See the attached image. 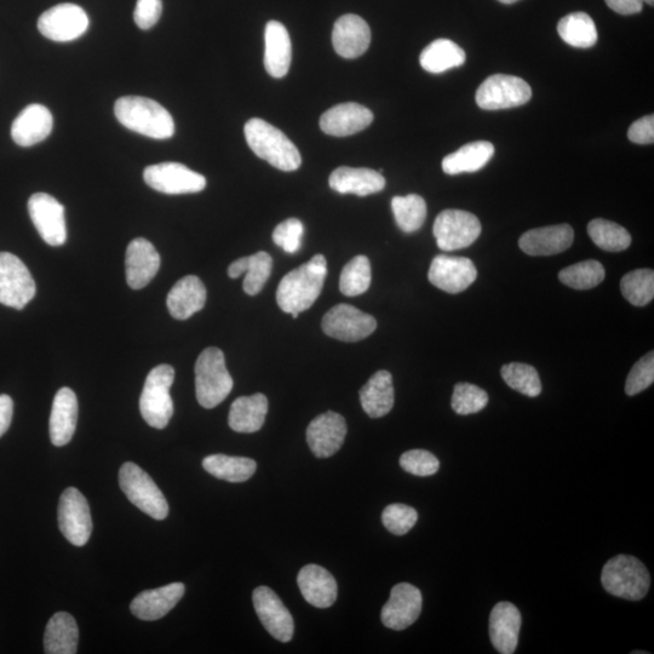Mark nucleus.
<instances>
[{"label":"nucleus","mask_w":654,"mask_h":654,"mask_svg":"<svg viewBox=\"0 0 654 654\" xmlns=\"http://www.w3.org/2000/svg\"><path fill=\"white\" fill-rule=\"evenodd\" d=\"M89 28V17L76 4L65 3L51 8L38 20V30L45 38L57 43L73 42Z\"/></svg>","instance_id":"14"},{"label":"nucleus","mask_w":654,"mask_h":654,"mask_svg":"<svg viewBox=\"0 0 654 654\" xmlns=\"http://www.w3.org/2000/svg\"><path fill=\"white\" fill-rule=\"evenodd\" d=\"M233 384L225 354L216 347L206 348L195 363V393L198 403L204 409H214L231 394Z\"/></svg>","instance_id":"4"},{"label":"nucleus","mask_w":654,"mask_h":654,"mask_svg":"<svg viewBox=\"0 0 654 654\" xmlns=\"http://www.w3.org/2000/svg\"><path fill=\"white\" fill-rule=\"evenodd\" d=\"M303 233V223L297 218H289L275 227L273 242L288 254H296L301 249Z\"/></svg>","instance_id":"50"},{"label":"nucleus","mask_w":654,"mask_h":654,"mask_svg":"<svg viewBox=\"0 0 654 654\" xmlns=\"http://www.w3.org/2000/svg\"><path fill=\"white\" fill-rule=\"evenodd\" d=\"M54 128L53 114L39 103L27 106L14 120L11 137L16 145L32 147L47 140Z\"/></svg>","instance_id":"23"},{"label":"nucleus","mask_w":654,"mask_h":654,"mask_svg":"<svg viewBox=\"0 0 654 654\" xmlns=\"http://www.w3.org/2000/svg\"><path fill=\"white\" fill-rule=\"evenodd\" d=\"M272 268L273 260L271 255L265 251H260L255 255L234 261L228 268V275L229 278L237 279L240 275L246 273L243 283L244 291L250 296H256L260 294L263 286L271 277Z\"/></svg>","instance_id":"34"},{"label":"nucleus","mask_w":654,"mask_h":654,"mask_svg":"<svg viewBox=\"0 0 654 654\" xmlns=\"http://www.w3.org/2000/svg\"><path fill=\"white\" fill-rule=\"evenodd\" d=\"M79 629L70 613L59 612L51 617L44 634V651L48 654L77 653Z\"/></svg>","instance_id":"35"},{"label":"nucleus","mask_w":654,"mask_h":654,"mask_svg":"<svg viewBox=\"0 0 654 654\" xmlns=\"http://www.w3.org/2000/svg\"><path fill=\"white\" fill-rule=\"evenodd\" d=\"M559 36L573 48L588 49L598 42V30L588 14L572 13L561 19L558 25Z\"/></svg>","instance_id":"39"},{"label":"nucleus","mask_w":654,"mask_h":654,"mask_svg":"<svg viewBox=\"0 0 654 654\" xmlns=\"http://www.w3.org/2000/svg\"><path fill=\"white\" fill-rule=\"evenodd\" d=\"M327 275V262L323 255L294 269L281 279L277 290V303L281 311L297 319L300 313L311 308L321 294Z\"/></svg>","instance_id":"1"},{"label":"nucleus","mask_w":654,"mask_h":654,"mask_svg":"<svg viewBox=\"0 0 654 654\" xmlns=\"http://www.w3.org/2000/svg\"><path fill=\"white\" fill-rule=\"evenodd\" d=\"M28 212L34 227L50 246H62L67 240L65 206L47 193L33 194L28 200Z\"/></svg>","instance_id":"15"},{"label":"nucleus","mask_w":654,"mask_h":654,"mask_svg":"<svg viewBox=\"0 0 654 654\" xmlns=\"http://www.w3.org/2000/svg\"><path fill=\"white\" fill-rule=\"evenodd\" d=\"M495 156V146L491 142L476 141L468 143L443 160V170L447 175H460L479 171L489 164Z\"/></svg>","instance_id":"36"},{"label":"nucleus","mask_w":654,"mask_h":654,"mask_svg":"<svg viewBox=\"0 0 654 654\" xmlns=\"http://www.w3.org/2000/svg\"><path fill=\"white\" fill-rule=\"evenodd\" d=\"M78 399L70 388H61L56 393L50 416V439L55 446H65L76 433L78 421Z\"/></svg>","instance_id":"27"},{"label":"nucleus","mask_w":654,"mask_h":654,"mask_svg":"<svg viewBox=\"0 0 654 654\" xmlns=\"http://www.w3.org/2000/svg\"><path fill=\"white\" fill-rule=\"evenodd\" d=\"M400 466L405 472L416 476H432L438 473L440 462L432 452L411 450L400 457Z\"/></svg>","instance_id":"49"},{"label":"nucleus","mask_w":654,"mask_h":654,"mask_svg":"<svg viewBox=\"0 0 654 654\" xmlns=\"http://www.w3.org/2000/svg\"><path fill=\"white\" fill-rule=\"evenodd\" d=\"M162 260L154 245L145 238H136L126 249V281L131 289L141 290L151 283L159 272Z\"/></svg>","instance_id":"20"},{"label":"nucleus","mask_w":654,"mask_h":654,"mask_svg":"<svg viewBox=\"0 0 654 654\" xmlns=\"http://www.w3.org/2000/svg\"><path fill=\"white\" fill-rule=\"evenodd\" d=\"M143 180L154 191L171 195L199 193L206 187L203 175L180 163L147 166L143 171Z\"/></svg>","instance_id":"13"},{"label":"nucleus","mask_w":654,"mask_h":654,"mask_svg":"<svg viewBox=\"0 0 654 654\" xmlns=\"http://www.w3.org/2000/svg\"><path fill=\"white\" fill-rule=\"evenodd\" d=\"M628 137L631 142L638 145H652L654 142V117L646 116L630 126Z\"/></svg>","instance_id":"52"},{"label":"nucleus","mask_w":654,"mask_h":654,"mask_svg":"<svg viewBox=\"0 0 654 654\" xmlns=\"http://www.w3.org/2000/svg\"><path fill=\"white\" fill-rule=\"evenodd\" d=\"M175 381V370L170 365H158L149 372L140 398V411L148 424L156 429L168 426L174 415L170 389Z\"/></svg>","instance_id":"6"},{"label":"nucleus","mask_w":654,"mask_h":654,"mask_svg":"<svg viewBox=\"0 0 654 654\" xmlns=\"http://www.w3.org/2000/svg\"><path fill=\"white\" fill-rule=\"evenodd\" d=\"M118 122L126 129L154 140H168L175 134V123L168 109L141 96H124L114 105Z\"/></svg>","instance_id":"2"},{"label":"nucleus","mask_w":654,"mask_h":654,"mask_svg":"<svg viewBox=\"0 0 654 654\" xmlns=\"http://www.w3.org/2000/svg\"><path fill=\"white\" fill-rule=\"evenodd\" d=\"M422 605V594L415 585H395L387 604L382 608L381 619L384 627L398 631L409 628L420 617Z\"/></svg>","instance_id":"18"},{"label":"nucleus","mask_w":654,"mask_h":654,"mask_svg":"<svg viewBox=\"0 0 654 654\" xmlns=\"http://www.w3.org/2000/svg\"><path fill=\"white\" fill-rule=\"evenodd\" d=\"M360 403L366 415L381 418L392 411L395 400L393 377L386 370L378 371L360 389Z\"/></svg>","instance_id":"32"},{"label":"nucleus","mask_w":654,"mask_h":654,"mask_svg":"<svg viewBox=\"0 0 654 654\" xmlns=\"http://www.w3.org/2000/svg\"><path fill=\"white\" fill-rule=\"evenodd\" d=\"M392 210L401 231L417 232L427 218V204L421 195L409 194L406 197H394Z\"/></svg>","instance_id":"40"},{"label":"nucleus","mask_w":654,"mask_h":654,"mask_svg":"<svg viewBox=\"0 0 654 654\" xmlns=\"http://www.w3.org/2000/svg\"><path fill=\"white\" fill-rule=\"evenodd\" d=\"M246 142L257 157L266 160L275 169L281 171H296L300 169L302 157L298 148L283 131L254 118L245 124Z\"/></svg>","instance_id":"3"},{"label":"nucleus","mask_w":654,"mask_h":654,"mask_svg":"<svg viewBox=\"0 0 654 654\" xmlns=\"http://www.w3.org/2000/svg\"><path fill=\"white\" fill-rule=\"evenodd\" d=\"M588 234L594 244L605 251L621 252L627 250L631 244V235L627 229L604 218H596L590 222Z\"/></svg>","instance_id":"41"},{"label":"nucleus","mask_w":654,"mask_h":654,"mask_svg":"<svg viewBox=\"0 0 654 654\" xmlns=\"http://www.w3.org/2000/svg\"><path fill=\"white\" fill-rule=\"evenodd\" d=\"M607 7L621 15L639 14L644 8L642 0H605Z\"/></svg>","instance_id":"53"},{"label":"nucleus","mask_w":654,"mask_h":654,"mask_svg":"<svg viewBox=\"0 0 654 654\" xmlns=\"http://www.w3.org/2000/svg\"><path fill=\"white\" fill-rule=\"evenodd\" d=\"M206 292L203 281L195 275H188L174 285L168 295V309L172 318L187 320L195 313L202 311L206 303Z\"/></svg>","instance_id":"30"},{"label":"nucleus","mask_w":654,"mask_h":654,"mask_svg":"<svg viewBox=\"0 0 654 654\" xmlns=\"http://www.w3.org/2000/svg\"><path fill=\"white\" fill-rule=\"evenodd\" d=\"M498 2L502 4H514L516 2H519V0H498Z\"/></svg>","instance_id":"55"},{"label":"nucleus","mask_w":654,"mask_h":654,"mask_svg":"<svg viewBox=\"0 0 654 654\" xmlns=\"http://www.w3.org/2000/svg\"><path fill=\"white\" fill-rule=\"evenodd\" d=\"M371 263L366 256L354 257L344 266L340 278V290L344 296L365 294L371 285Z\"/></svg>","instance_id":"44"},{"label":"nucleus","mask_w":654,"mask_h":654,"mask_svg":"<svg viewBox=\"0 0 654 654\" xmlns=\"http://www.w3.org/2000/svg\"><path fill=\"white\" fill-rule=\"evenodd\" d=\"M182 583H172L165 587L146 590L131 602L130 610L141 621H158L168 615L185 595Z\"/></svg>","instance_id":"25"},{"label":"nucleus","mask_w":654,"mask_h":654,"mask_svg":"<svg viewBox=\"0 0 654 654\" xmlns=\"http://www.w3.org/2000/svg\"><path fill=\"white\" fill-rule=\"evenodd\" d=\"M255 611L263 627L274 639L289 642L294 636L295 623L279 596L268 587H258L252 594Z\"/></svg>","instance_id":"17"},{"label":"nucleus","mask_w":654,"mask_h":654,"mask_svg":"<svg viewBox=\"0 0 654 654\" xmlns=\"http://www.w3.org/2000/svg\"><path fill=\"white\" fill-rule=\"evenodd\" d=\"M265 67L269 76L283 78L291 65L292 49L288 30L278 21H269L265 32Z\"/></svg>","instance_id":"31"},{"label":"nucleus","mask_w":654,"mask_h":654,"mask_svg":"<svg viewBox=\"0 0 654 654\" xmlns=\"http://www.w3.org/2000/svg\"><path fill=\"white\" fill-rule=\"evenodd\" d=\"M467 56L461 47L449 39H438L422 51L420 62L424 71L440 74L461 67Z\"/></svg>","instance_id":"37"},{"label":"nucleus","mask_w":654,"mask_h":654,"mask_svg":"<svg viewBox=\"0 0 654 654\" xmlns=\"http://www.w3.org/2000/svg\"><path fill=\"white\" fill-rule=\"evenodd\" d=\"M329 185L340 194H355L358 197L380 193L386 187V179L380 171L366 168L336 169L330 175Z\"/></svg>","instance_id":"29"},{"label":"nucleus","mask_w":654,"mask_h":654,"mask_svg":"<svg viewBox=\"0 0 654 654\" xmlns=\"http://www.w3.org/2000/svg\"><path fill=\"white\" fill-rule=\"evenodd\" d=\"M418 520L415 508L406 504H390L383 510L382 522L384 527L393 535L404 536L413 529Z\"/></svg>","instance_id":"47"},{"label":"nucleus","mask_w":654,"mask_h":654,"mask_svg":"<svg viewBox=\"0 0 654 654\" xmlns=\"http://www.w3.org/2000/svg\"><path fill=\"white\" fill-rule=\"evenodd\" d=\"M622 294L635 307H645L653 301L654 272L652 269H636L625 274L621 281Z\"/></svg>","instance_id":"43"},{"label":"nucleus","mask_w":654,"mask_h":654,"mask_svg":"<svg viewBox=\"0 0 654 654\" xmlns=\"http://www.w3.org/2000/svg\"><path fill=\"white\" fill-rule=\"evenodd\" d=\"M36 292V283L25 263L10 252H0V303L21 311Z\"/></svg>","instance_id":"8"},{"label":"nucleus","mask_w":654,"mask_h":654,"mask_svg":"<svg viewBox=\"0 0 654 654\" xmlns=\"http://www.w3.org/2000/svg\"><path fill=\"white\" fill-rule=\"evenodd\" d=\"M654 382V353L650 352L640 359L629 372L625 382V393L629 397L644 392Z\"/></svg>","instance_id":"48"},{"label":"nucleus","mask_w":654,"mask_h":654,"mask_svg":"<svg viewBox=\"0 0 654 654\" xmlns=\"http://www.w3.org/2000/svg\"><path fill=\"white\" fill-rule=\"evenodd\" d=\"M374 122V114L359 103H341L326 111L320 118L325 134L336 137L351 136L363 131Z\"/></svg>","instance_id":"21"},{"label":"nucleus","mask_w":654,"mask_h":654,"mask_svg":"<svg viewBox=\"0 0 654 654\" xmlns=\"http://www.w3.org/2000/svg\"><path fill=\"white\" fill-rule=\"evenodd\" d=\"M371 43V30L358 15H343L336 21L332 31L335 51L344 59H357L366 53Z\"/></svg>","instance_id":"22"},{"label":"nucleus","mask_w":654,"mask_h":654,"mask_svg":"<svg viewBox=\"0 0 654 654\" xmlns=\"http://www.w3.org/2000/svg\"><path fill=\"white\" fill-rule=\"evenodd\" d=\"M531 97V86L524 79L495 74L479 86L475 99L481 109L499 111L525 105Z\"/></svg>","instance_id":"9"},{"label":"nucleus","mask_w":654,"mask_h":654,"mask_svg":"<svg viewBox=\"0 0 654 654\" xmlns=\"http://www.w3.org/2000/svg\"><path fill=\"white\" fill-rule=\"evenodd\" d=\"M120 489L143 513L156 520L169 514V504L151 476L135 463L126 462L119 470Z\"/></svg>","instance_id":"7"},{"label":"nucleus","mask_w":654,"mask_h":654,"mask_svg":"<svg viewBox=\"0 0 654 654\" xmlns=\"http://www.w3.org/2000/svg\"><path fill=\"white\" fill-rule=\"evenodd\" d=\"M346 420L336 412H325L315 417L307 428L309 449L318 458H329L341 449L347 436Z\"/></svg>","instance_id":"19"},{"label":"nucleus","mask_w":654,"mask_h":654,"mask_svg":"<svg viewBox=\"0 0 654 654\" xmlns=\"http://www.w3.org/2000/svg\"><path fill=\"white\" fill-rule=\"evenodd\" d=\"M575 239L570 225L549 226L531 229L519 240V246L530 256H552L569 250Z\"/></svg>","instance_id":"24"},{"label":"nucleus","mask_w":654,"mask_h":654,"mask_svg":"<svg viewBox=\"0 0 654 654\" xmlns=\"http://www.w3.org/2000/svg\"><path fill=\"white\" fill-rule=\"evenodd\" d=\"M642 2H644V3H646V4L653 5L654 0H642Z\"/></svg>","instance_id":"56"},{"label":"nucleus","mask_w":654,"mask_h":654,"mask_svg":"<svg viewBox=\"0 0 654 654\" xmlns=\"http://www.w3.org/2000/svg\"><path fill=\"white\" fill-rule=\"evenodd\" d=\"M504 382L516 392L526 397L536 398L542 393V382L535 367L512 363L502 367L501 371Z\"/></svg>","instance_id":"45"},{"label":"nucleus","mask_w":654,"mask_h":654,"mask_svg":"<svg viewBox=\"0 0 654 654\" xmlns=\"http://www.w3.org/2000/svg\"><path fill=\"white\" fill-rule=\"evenodd\" d=\"M521 613L510 602H499L490 616V638L499 653L513 654L518 647Z\"/></svg>","instance_id":"26"},{"label":"nucleus","mask_w":654,"mask_h":654,"mask_svg":"<svg viewBox=\"0 0 654 654\" xmlns=\"http://www.w3.org/2000/svg\"><path fill=\"white\" fill-rule=\"evenodd\" d=\"M601 583L608 594L639 601L650 590L651 577L639 559L630 555H617L606 562L601 573Z\"/></svg>","instance_id":"5"},{"label":"nucleus","mask_w":654,"mask_h":654,"mask_svg":"<svg viewBox=\"0 0 654 654\" xmlns=\"http://www.w3.org/2000/svg\"><path fill=\"white\" fill-rule=\"evenodd\" d=\"M321 326L325 334L335 340L359 342L374 334L377 321L351 304H337L325 314Z\"/></svg>","instance_id":"12"},{"label":"nucleus","mask_w":654,"mask_h":654,"mask_svg":"<svg viewBox=\"0 0 654 654\" xmlns=\"http://www.w3.org/2000/svg\"><path fill=\"white\" fill-rule=\"evenodd\" d=\"M562 284L575 290L594 289L605 279V269L600 262L588 260L566 267L559 273Z\"/></svg>","instance_id":"42"},{"label":"nucleus","mask_w":654,"mask_h":654,"mask_svg":"<svg viewBox=\"0 0 654 654\" xmlns=\"http://www.w3.org/2000/svg\"><path fill=\"white\" fill-rule=\"evenodd\" d=\"M478 277L472 260L467 257L438 255L430 265L428 279L447 294L466 291Z\"/></svg>","instance_id":"16"},{"label":"nucleus","mask_w":654,"mask_h":654,"mask_svg":"<svg viewBox=\"0 0 654 654\" xmlns=\"http://www.w3.org/2000/svg\"><path fill=\"white\" fill-rule=\"evenodd\" d=\"M59 527L67 541L77 547L88 543L93 533V519L83 493L70 487L62 493L59 503Z\"/></svg>","instance_id":"11"},{"label":"nucleus","mask_w":654,"mask_h":654,"mask_svg":"<svg viewBox=\"0 0 654 654\" xmlns=\"http://www.w3.org/2000/svg\"><path fill=\"white\" fill-rule=\"evenodd\" d=\"M163 13L162 0H137L134 20L143 31L151 30L158 24Z\"/></svg>","instance_id":"51"},{"label":"nucleus","mask_w":654,"mask_h":654,"mask_svg":"<svg viewBox=\"0 0 654 654\" xmlns=\"http://www.w3.org/2000/svg\"><path fill=\"white\" fill-rule=\"evenodd\" d=\"M267 412L266 395L257 393L251 397L238 398L229 411V427L237 433H256L265 424Z\"/></svg>","instance_id":"33"},{"label":"nucleus","mask_w":654,"mask_h":654,"mask_svg":"<svg viewBox=\"0 0 654 654\" xmlns=\"http://www.w3.org/2000/svg\"><path fill=\"white\" fill-rule=\"evenodd\" d=\"M487 403H489V395L474 384L458 383L453 390L451 405L457 415H473L484 410Z\"/></svg>","instance_id":"46"},{"label":"nucleus","mask_w":654,"mask_h":654,"mask_svg":"<svg viewBox=\"0 0 654 654\" xmlns=\"http://www.w3.org/2000/svg\"><path fill=\"white\" fill-rule=\"evenodd\" d=\"M14 415V401L9 395H0V438L8 432Z\"/></svg>","instance_id":"54"},{"label":"nucleus","mask_w":654,"mask_h":654,"mask_svg":"<svg viewBox=\"0 0 654 654\" xmlns=\"http://www.w3.org/2000/svg\"><path fill=\"white\" fill-rule=\"evenodd\" d=\"M203 467L217 479L228 483H244L255 474L257 463L251 458L211 455L204 458Z\"/></svg>","instance_id":"38"},{"label":"nucleus","mask_w":654,"mask_h":654,"mask_svg":"<svg viewBox=\"0 0 654 654\" xmlns=\"http://www.w3.org/2000/svg\"><path fill=\"white\" fill-rule=\"evenodd\" d=\"M479 218L468 211L445 210L434 222V237L440 250L455 251L473 245L481 234Z\"/></svg>","instance_id":"10"},{"label":"nucleus","mask_w":654,"mask_h":654,"mask_svg":"<svg viewBox=\"0 0 654 654\" xmlns=\"http://www.w3.org/2000/svg\"><path fill=\"white\" fill-rule=\"evenodd\" d=\"M298 587L304 600L314 607L327 608L337 599V582L331 573L319 565H307L298 573Z\"/></svg>","instance_id":"28"}]
</instances>
